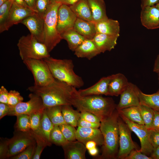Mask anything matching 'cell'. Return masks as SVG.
Instances as JSON below:
<instances>
[{
	"label": "cell",
	"mask_w": 159,
	"mask_h": 159,
	"mask_svg": "<svg viewBox=\"0 0 159 159\" xmlns=\"http://www.w3.org/2000/svg\"><path fill=\"white\" fill-rule=\"evenodd\" d=\"M74 87L55 79L51 83L44 86L35 85L28 90L41 98L46 107L72 105L71 99Z\"/></svg>",
	"instance_id": "cell-1"
},
{
	"label": "cell",
	"mask_w": 159,
	"mask_h": 159,
	"mask_svg": "<svg viewBox=\"0 0 159 159\" xmlns=\"http://www.w3.org/2000/svg\"><path fill=\"white\" fill-rule=\"evenodd\" d=\"M71 104L80 112L87 111L95 115L101 122L112 115L116 109L117 105L111 98L99 95L81 96L74 87Z\"/></svg>",
	"instance_id": "cell-2"
},
{
	"label": "cell",
	"mask_w": 159,
	"mask_h": 159,
	"mask_svg": "<svg viewBox=\"0 0 159 159\" xmlns=\"http://www.w3.org/2000/svg\"><path fill=\"white\" fill-rule=\"evenodd\" d=\"M119 114L116 109L111 115L101 122L100 129L102 134V159H117L119 149Z\"/></svg>",
	"instance_id": "cell-3"
},
{
	"label": "cell",
	"mask_w": 159,
	"mask_h": 159,
	"mask_svg": "<svg viewBox=\"0 0 159 159\" xmlns=\"http://www.w3.org/2000/svg\"><path fill=\"white\" fill-rule=\"evenodd\" d=\"M47 64L54 78L77 88L83 86L82 77L74 70V65L71 59H59L49 56L44 59Z\"/></svg>",
	"instance_id": "cell-4"
},
{
	"label": "cell",
	"mask_w": 159,
	"mask_h": 159,
	"mask_svg": "<svg viewBox=\"0 0 159 159\" xmlns=\"http://www.w3.org/2000/svg\"><path fill=\"white\" fill-rule=\"evenodd\" d=\"M62 4L52 3L49 6L43 17L44 42V44L49 52L59 44L62 39L57 29V14Z\"/></svg>",
	"instance_id": "cell-5"
},
{
	"label": "cell",
	"mask_w": 159,
	"mask_h": 159,
	"mask_svg": "<svg viewBox=\"0 0 159 159\" xmlns=\"http://www.w3.org/2000/svg\"><path fill=\"white\" fill-rule=\"evenodd\" d=\"M17 46L23 61L29 59H44L50 56L45 45L31 34L21 37Z\"/></svg>",
	"instance_id": "cell-6"
},
{
	"label": "cell",
	"mask_w": 159,
	"mask_h": 159,
	"mask_svg": "<svg viewBox=\"0 0 159 159\" xmlns=\"http://www.w3.org/2000/svg\"><path fill=\"white\" fill-rule=\"evenodd\" d=\"M23 62L33 74L34 85L44 86L55 80L47 64L44 59H29L23 61Z\"/></svg>",
	"instance_id": "cell-7"
},
{
	"label": "cell",
	"mask_w": 159,
	"mask_h": 159,
	"mask_svg": "<svg viewBox=\"0 0 159 159\" xmlns=\"http://www.w3.org/2000/svg\"><path fill=\"white\" fill-rule=\"evenodd\" d=\"M36 142L30 130L25 132L16 130L13 137L9 139L6 158L19 154Z\"/></svg>",
	"instance_id": "cell-8"
},
{
	"label": "cell",
	"mask_w": 159,
	"mask_h": 159,
	"mask_svg": "<svg viewBox=\"0 0 159 159\" xmlns=\"http://www.w3.org/2000/svg\"><path fill=\"white\" fill-rule=\"evenodd\" d=\"M118 122L119 149L117 158L125 159L132 150L138 149L132 140L131 130L119 115Z\"/></svg>",
	"instance_id": "cell-9"
},
{
	"label": "cell",
	"mask_w": 159,
	"mask_h": 159,
	"mask_svg": "<svg viewBox=\"0 0 159 159\" xmlns=\"http://www.w3.org/2000/svg\"><path fill=\"white\" fill-rule=\"evenodd\" d=\"M119 114L131 131L135 133L139 138L141 144L140 150L143 153L150 156L154 148L150 139L149 129L145 125H140L133 122L122 114L119 113Z\"/></svg>",
	"instance_id": "cell-10"
},
{
	"label": "cell",
	"mask_w": 159,
	"mask_h": 159,
	"mask_svg": "<svg viewBox=\"0 0 159 159\" xmlns=\"http://www.w3.org/2000/svg\"><path fill=\"white\" fill-rule=\"evenodd\" d=\"M29 100L27 102H22L14 107L10 108L7 115L15 116L25 114L29 115L43 110L45 108L41 97L32 93L29 96Z\"/></svg>",
	"instance_id": "cell-11"
},
{
	"label": "cell",
	"mask_w": 159,
	"mask_h": 159,
	"mask_svg": "<svg viewBox=\"0 0 159 159\" xmlns=\"http://www.w3.org/2000/svg\"><path fill=\"white\" fill-rule=\"evenodd\" d=\"M35 12L14 2L3 24L0 26V32L7 31L12 26L21 23L27 17Z\"/></svg>",
	"instance_id": "cell-12"
},
{
	"label": "cell",
	"mask_w": 159,
	"mask_h": 159,
	"mask_svg": "<svg viewBox=\"0 0 159 159\" xmlns=\"http://www.w3.org/2000/svg\"><path fill=\"white\" fill-rule=\"evenodd\" d=\"M77 17L69 6L62 4L59 7L57 14V29L61 35L73 28Z\"/></svg>",
	"instance_id": "cell-13"
},
{
	"label": "cell",
	"mask_w": 159,
	"mask_h": 159,
	"mask_svg": "<svg viewBox=\"0 0 159 159\" xmlns=\"http://www.w3.org/2000/svg\"><path fill=\"white\" fill-rule=\"evenodd\" d=\"M29 29L39 42L44 44V20L37 13L25 18L21 22Z\"/></svg>",
	"instance_id": "cell-14"
},
{
	"label": "cell",
	"mask_w": 159,
	"mask_h": 159,
	"mask_svg": "<svg viewBox=\"0 0 159 159\" xmlns=\"http://www.w3.org/2000/svg\"><path fill=\"white\" fill-rule=\"evenodd\" d=\"M139 90L135 85L129 82L126 89L120 95V100L116 105V109L119 110L131 106L140 105L138 93Z\"/></svg>",
	"instance_id": "cell-15"
},
{
	"label": "cell",
	"mask_w": 159,
	"mask_h": 159,
	"mask_svg": "<svg viewBox=\"0 0 159 159\" xmlns=\"http://www.w3.org/2000/svg\"><path fill=\"white\" fill-rule=\"evenodd\" d=\"M140 18L142 25L147 29L159 28V10L155 5L141 9Z\"/></svg>",
	"instance_id": "cell-16"
},
{
	"label": "cell",
	"mask_w": 159,
	"mask_h": 159,
	"mask_svg": "<svg viewBox=\"0 0 159 159\" xmlns=\"http://www.w3.org/2000/svg\"><path fill=\"white\" fill-rule=\"evenodd\" d=\"M76 139L85 145L90 141L95 142L100 146H102L104 142L103 137L100 129L79 126L77 130Z\"/></svg>",
	"instance_id": "cell-17"
},
{
	"label": "cell",
	"mask_w": 159,
	"mask_h": 159,
	"mask_svg": "<svg viewBox=\"0 0 159 159\" xmlns=\"http://www.w3.org/2000/svg\"><path fill=\"white\" fill-rule=\"evenodd\" d=\"M62 147L65 159H86L85 153L87 149L85 145L80 141H69Z\"/></svg>",
	"instance_id": "cell-18"
},
{
	"label": "cell",
	"mask_w": 159,
	"mask_h": 159,
	"mask_svg": "<svg viewBox=\"0 0 159 159\" xmlns=\"http://www.w3.org/2000/svg\"><path fill=\"white\" fill-rule=\"evenodd\" d=\"M113 74L104 77L94 85L87 88L78 90L80 95L87 96L101 95H107L108 87Z\"/></svg>",
	"instance_id": "cell-19"
},
{
	"label": "cell",
	"mask_w": 159,
	"mask_h": 159,
	"mask_svg": "<svg viewBox=\"0 0 159 159\" xmlns=\"http://www.w3.org/2000/svg\"><path fill=\"white\" fill-rule=\"evenodd\" d=\"M119 37L97 33L92 39L100 53L110 51L117 44Z\"/></svg>",
	"instance_id": "cell-20"
},
{
	"label": "cell",
	"mask_w": 159,
	"mask_h": 159,
	"mask_svg": "<svg viewBox=\"0 0 159 159\" xmlns=\"http://www.w3.org/2000/svg\"><path fill=\"white\" fill-rule=\"evenodd\" d=\"M129 82L123 74L118 73L113 74L108 87L107 95L118 96L127 86Z\"/></svg>",
	"instance_id": "cell-21"
},
{
	"label": "cell",
	"mask_w": 159,
	"mask_h": 159,
	"mask_svg": "<svg viewBox=\"0 0 159 159\" xmlns=\"http://www.w3.org/2000/svg\"><path fill=\"white\" fill-rule=\"evenodd\" d=\"M74 54L78 58L90 60L101 53L92 39H86L75 49Z\"/></svg>",
	"instance_id": "cell-22"
},
{
	"label": "cell",
	"mask_w": 159,
	"mask_h": 159,
	"mask_svg": "<svg viewBox=\"0 0 159 159\" xmlns=\"http://www.w3.org/2000/svg\"><path fill=\"white\" fill-rule=\"evenodd\" d=\"M97 33L119 37L120 24L117 20L108 18L95 23Z\"/></svg>",
	"instance_id": "cell-23"
},
{
	"label": "cell",
	"mask_w": 159,
	"mask_h": 159,
	"mask_svg": "<svg viewBox=\"0 0 159 159\" xmlns=\"http://www.w3.org/2000/svg\"><path fill=\"white\" fill-rule=\"evenodd\" d=\"M73 29L86 39H92L96 35L95 23L77 18Z\"/></svg>",
	"instance_id": "cell-24"
},
{
	"label": "cell",
	"mask_w": 159,
	"mask_h": 159,
	"mask_svg": "<svg viewBox=\"0 0 159 159\" xmlns=\"http://www.w3.org/2000/svg\"><path fill=\"white\" fill-rule=\"evenodd\" d=\"M91 9L92 21L96 23L108 18L104 0H87Z\"/></svg>",
	"instance_id": "cell-25"
},
{
	"label": "cell",
	"mask_w": 159,
	"mask_h": 159,
	"mask_svg": "<svg viewBox=\"0 0 159 159\" xmlns=\"http://www.w3.org/2000/svg\"><path fill=\"white\" fill-rule=\"evenodd\" d=\"M69 6L77 18L92 21V13L87 0H79Z\"/></svg>",
	"instance_id": "cell-26"
},
{
	"label": "cell",
	"mask_w": 159,
	"mask_h": 159,
	"mask_svg": "<svg viewBox=\"0 0 159 159\" xmlns=\"http://www.w3.org/2000/svg\"><path fill=\"white\" fill-rule=\"evenodd\" d=\"M62 39L67 42L69 49L74 51L86 39L80 34L73 28L68 30L61 34Z\"/></svg>",
	"instance_id": "cell-27"
},
{
	"label": "cell",
	"mask_w": 159,
	"mask_h": 159,
	"mask_svg": "<svg viewBox=\"0 0 159 159\" xmlns=\"http://www.w3.org/2000/svg\"><path fill=\"white\" fill-rule=\"evenodd\" d=\"M138 93L140 105L159 111V89L156 92L152 94L144 93L139 89Z\"/></svg>",
	"instance_id": "cell-28"
},
{
	"label": "cell",
	"mask_w": 159,
	"mask_h": 159,
	"mask_svg": "<svg viewBox=\"0 0 159 159\" xmlns=\"http://www.w3.org/2000/svg\"><path fill=\"white\" fill-rule=\"evenodd\" d=\"M71 105L62 106V112L66 122L75 127L77 126L80 118V113L73 109Z\"/></svg>",
	"instance_id": "cell-29"
},
{
	"label": "cell",
	"mask_w": 159,
	"mask_h": 159,
	"mask_svg": "<svg viewBox=\"0 0 159 159\" xmlns=\"http://www.w3.org/2000/svg\"><path fill=\"white\" fill-rule=\"evenodd\" d=\"M117 110L119 113L130 121L138 124L144 125L139 106H131Z\"/></svg>",
	"instance_id": "cell-30"
},
{
	"label": "cell",
	"mask_w": 159,
	"mask_h": 159,
	"mask_svg": "<svg viewBox=\"0 0 159 159\" xmlns=\"http://www.w3.org/2000/svg\"><path fill=\"white\" fill-rule=\"evenodd\" d=\"M62 107L58 106L45 108L47 116L54 126L67 124L62 115Z\"/></svg>",
	"instance_id": "cell-31"
},
{
	"label": "cell",
	"mask_w": 159,
	"mask_h": 159,
	"mask_svg": "<svg viewBox=\"0 0 159 159\" xmlns=\"http://www.w3.org/2000/svg\"><path fill=\"white\" fill-rule=\"evenodd\" d=\"M45 109L43 112L39 128L37 131L48 142L51 143L50 135L54 125L47 116Z\"/></svg>",
	"instance_id": "cell-32"
},
{
	"label": "cell",
	"mask_w": 159,
	"mask_h": 159,
	"mask_svg": "<svg viewBox=\"0 0 159 159\" xmlns=\"http://www.w3.org/2000/svg\"><path fill=\"white\" fill-rule=\"evenodd\" d=\"M30 130L36 143V150L32 159H39L44 148L47 146H50L51 143L48 142L38 131Z\"/></svg>",
	"instance_id": "cell-33"
},
{
	"label": "cell",
	"mask_w": 159,
	"mask_h": 159,
	"mask_svg": "<svg viewBox=\"0 0 159 159\" xmlns=\"http://www.w3.org/2000/svg\"><path fill=\"white\" fill-rule=\"evenodd\" d=\"M139 107L144 125L148 129H151L154 118V110L143 105H140Z\"/></svg>",
	"instance_id": "cell-34"
},
{
	"label": "cell",
	"mask_w": 159,
	"mask_h": 159,
	"mask_svg": "<svg viewBox=\"0 0 159 159\" xmlns=\"http://www.w3.org/2000/svg\"><path fill=\"white\" fill-rule=\"evenodd\" d=\"M50 138L52 143L62 147L69 142L64 137L58 126H54L51 132Z\"/></svg>",
	"instance_id": "cell-35"
},
{
	"label": "cell",
	"mask_w": 159,
	"mask_h": 159,
	"mask_svg": "<svg viewBox=\"0 0 159 159\" xmlns=\"http://www.w3.org/2000/svg\"><path fill=\"white\" fill-rule=\"evenodd\" d=\"M17 120L15 124L16 130L28 132L31 130L29 115L22 114L16 116Z\"/></svg>",
	"instance_id": "cell-36"
},
{
	"label": "cell",
	"mask_w": 159,
	"mask_h": 159,
	"mask_svg": "<svg viewBox=\"0 0 159 159\" xmlns=\"http://www.w3.org/2000/svg\"><path fill=\"white\" fill-rule=\"evenodd\" d=\"M59 126L64 136L68 141H74L76 139L77 130L74 127L67 123Z\"/></svg>",
	"instance_id": "cell-37"
},
{
	"label": "cell",
	"mask_w": 159,
	"mask_h": 159,
	"mask_svg": "<svg viewBox=\"0 0 159 159\" xmlns=\"http://www.w3.org/2000/svg\"><path fill=\"white\" fill-rule=\"evenodd\" d=\"M36 146V142L27 147L19 154L9 158L11 159H32L35 153Z\"/></svg>",
	"instance_id": "cell-38"
},
{
	"label": "cell",
	"mask_w": 159,
	"mask_h": 159,
	"mask_svg": "<svg viewBox=\"0 0 159 159\" xmlns=\"http://www.w3.org/2000/svg\"><path fill=\"white\" fill-rule=\"evenodd\" d=\"M23 100V97L18 91L11 90L9 92L7 104L10 108L14 107Z\"/></svg>",
	"instance_id": "cell-39"
},
{
	"label": "cell",
	"mask_w": 159,
	"mask_h": 159,
	"mask_svg": "<svg viewBox=\"0 0 159 159\" xmlns=\"http://www.w3.org/2000/svg\"><path fill=\"white\" fill-rule=\"evenodd\" d=\"M44 110L29 115L30 127L31 130H32L36 131L38 130Z\"/></svg>",
	"instance_id": "cell-40"
},
{
	"label": "cell",
	"mask_w": 159,
	"mask_h": 159,
	"mask_svg": "<svg viewBox=\"0 0 159 159\" xmlns=\"http://www.w3.org/2000/svg\"><path fill=\"white\" fill-rule=\"evenodd\" d=\"M14 2V0H8L0 6V26L7 17Z\"/></svg>",
	"instance_id": "cell-41"
},
{
	"label": "cell",
	"mask_w": 159,
	"mask_h": 159,
	"mask_svg": "<svg viewBox=\"0 0 159 159\" xmlns=\"http://www.w3.org/2000/svg\"><path fill=\"white\" fill-rule=\"evenodd\" d=\"M51 3L50 0H37L36 7L37 13L40 16L44 17Z\"/></svg>",
	"instance_id": "cell-42"
},
{
	"label": "cell",
	"mask_w": 159,
	"mask_h": 159,
	"mask_svg": "<svg viewBox=\"0 0 159 159\" xmlns=\"http://www.w3.org/2000/svg\"><path fill=\"white\" fill-rule=\"evenodd\" d=\"M125 159H153L148 156L142 153L138 149H134L132 150Z\"/></svg>",
	"instance_id": "cell-43"
},
{
	"label": "cell",
	"mask_w": 159,
	"mask_h": 159,
	"mask_svg": "<svg viewBox=\"0 0 159 159\" xmlns=\"http://www.w3.org/2000/svg\"><path fill=\"white\" fill-rule=\"evenodd\" d=\"M80 118L92 123H100V119L94 114L87 111L80 112Z\"/></svg>",
	"instance_id": "cell-44"
},
{
	"label": "cell",
	"mask_w": 159,
	"mask_h": 159,
	"mask_svg": "<svg viewBox=\"0 0 159 159\" xmlns=\"http://www.w3.org/2000/svg\"><path fill=\"white\" fill-rule=\"evenodd\" d=\"M150 139L154 148L159 147V130L149 129Z\"/></svg>",
	"instance_id": "cell-45"
},
{
	"label": "cell",
	"mask_w": 159,
	"mask_h": 159,
	"mask_svg": "<svg viewBox=\"0 0 159 159\" xmlns=\"http://www.w3.org/2000/svg\"><path fill=\"white\" fill-rule=\"evenodd\" d=\"M9 139H1L0 143V159L6 158Z\"/></svg>",
	"instance_id": "cell-46"
},
{
	"label": "cell",
	"mask_w": 159,
	"mask_h": 159,
	"mask_svg": "<svg viewBox=\"0 0 159 159\" xmlns=\"http://www.w3.org/2000/svg\"><path fill=\"white\" fill-rule=\"evenodd\" d=\"M100 123H92L80 118L78 122L77 126L82 127L98 128Z\"/></svg>",
	"instance_id": "cell-47"
},
{
	"label": "cell",
	"mask_w": 159,
	"mask_h": 159,
	"mask_svg": "<svg viewBox=\"0 0 159 159\" xmlns=\"http://www.w3.org/2000/svg\"><path fill=\"white\" fill-rule=\"evenodd\" d=\"M9 92L3 86L0 88V103L8 104Z\"/></svg>",
	"instance_id": "cell-48"
},
{
	"label": "cell",
	"mask_w": 159,
	"mask_h": 159,
	"mask_svg": "<svg viewBox=\"0 0 159 159\" xmlns=\"http://www.w3.org/2000/svg\"><path fill=\"white\" fill-rule=\"evenodd\" d=\"M10 107L6 104L0 103V119L7 115L10 110Z\"/></svg>",
	"instance_id": "cell-49"
},
{
	"label": "cell",
	"mask_w": 159,
	"mask_h": 159,
	"mask_svg": "<svg viewBox=\"0 0 159 159\" xmlns=\"http://www.w3.org/2000/svg\"><path fill=\"white\" fill-rule=\"evenodd\" d=\"M151 129L159 130V111L154 110V118Z\"/></svg>",
	"instance_id": "cell-50"
},
{
	"label": "cell",
	"mask_w": 159,
	"mask_h": 159,
	"mask_svg": "<svg viewBox=\"0 0 159 159\" xmlns=\"http://www.w3.org/2000/svg\"><path fill=\"white\" fill-rule=\"evenodd\" d=\"M141 9L146 6L155 5L159 2V0H141Z\"/></svg>",
	"instance_id": "cell-51"
},
{
	"label": "cell",
	"mask_w": 159,
	"mask_h": 159,
	"mask_svg": "<svg viewBox=\"0 0 159 159\" xmlns=\"http://www.w3.org/2000/svg\"><path fill=\"white\" fill-rule=\"evenodd\" d=\"M79 0H50L51 3L54 2L60 3L62 4L70 6L72 5Z\"/></svg>",
	"instance_id": "cell-52"
},
{
	"label": "cell",
	"mask_w": 159,
	"mask_h": 159,
	"mask_svg": "<svg viewBox=\"0 0 159 159\" xmlns=\"http://www.w3.org/2000/svg\"><path fill=\"white\" fill-rule=\"evenodd\" d=\"M24 1L31 10L37 13L36 7L37 0H24Z\"/></svg>",
	"instance_id": "cell-53"
},
{
	"label": "cell",
	"mask_w": 159,
	"mask_h": 159,
	"mask_svg": "<svg viewBox=\"0 0 159 159\" xmlns=\"http://www.w3.org/2000/svg\"><path fill=\"white\" fill-rule=\"evenodd\" d=\"M150 156L153 159H159V147L154 148Z\"/></svg>",
	"instance_id": "cell-54"
},
{
	"label": "cell",
	"mask_w": 159,
	"mask_h": 159,
	"mask_svg": "<svg viewBox=\"0 0 159 159\" xmlns=\"http://www.w3.org/2000/svg\"><path fill=\"white\" fill-rule=\"evenodd\" d=\"M97 145L96 143L93 141H89L85 144L86 148L88 150L96 147Z\"/></svg>",
	"instance_id": "cell-55"
},
{
	"label": "cell",
	"mask_w": 159,
	"mask_h": 159,
	"mask_svg": "<svg viewBox=\"0 0 159 159\" xmlns=\"http://www.w3.org/2000/svg\"><path fill=\"white\" fill-rule=\"evenodd\" d=\"M153 71L158 73H159V54L155 60Z\"/></svg>",
	"instance_id": "cell-56"
},
{
	"label": "cell",
	"mask_w": 159,
	"mask_h": 159,
	"mask_svg": "<svg viewBox=\"0 0 159 159\" xmlns=\"http://www.w3.org/2000/svg\"><path fill=\"white\" fill-rule=\"evenodd\" d=\"M14 2L24 7L30 9L24 0H14Z\"/></svg>",
	"instance_id": "cell-57"
},
{
	"label": "cell",
	"mask_w": 159,
	"mask_h": 159,
	"mask_svg": "<svg viewBox=\"0 0 159 159\" xmlns=\"http://www.w3.org/2000/svg\"><path fill=\"white\" fill-rule=\"evenodd\" d=\"M88 151L90 155L92 156L96 155L98 153V150L96 147L88 150Z\"/></svg>",
	"instance_id": "cell-58"
},
{
	"label": "cell",
	"mask_w": 159,
	"mask_h": 159,
	"mask_svg": "<svg viewBox=\"0 0 159 159\" xmlns=\"http://www.w3.org/2000/svg\"><path fill=\"white\" fill-rule=\"evenodd\" d=\"M8 0H0V6Z\"/></svg>",
	"instance_id": "cell-59"
},
{
	"label": "cell",
	"mask_w": 159,
	"mask_h": 159,
	"mask_svg": "<svg viewBox=\"0 0 159 159\" xmlns=\"http://www.w3.org/2000/svg\"><path fill=\"white\" fill-rule=\"evenodd\" d=\"M155 6H156V7L159 10V2L157 3V4H156V5H155Z\"/></svg>",
	"instance_id": "cell-60"
},
{
	"label": "cell",
	"mask_w": 159,
	"mask_h": 159,
	"mask_svg": "<svg viewBox=\"0 0 159 159\" xmlns=\"http://www.w3.org/2000/svg\"><path fill=\"white\" fill-rule=\"evenodd\" d=\"M158 80L159 81V73H158Z\"/></svg>",
	"instance_id": "cell-61"
}]
</instances>
